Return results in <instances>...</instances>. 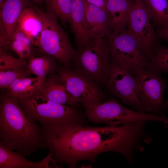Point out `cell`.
Instances as JSON below:
<instances>
[{
  "label": "cell",
  "mask_w": 168,
  "mask_h": 168,
  "mask_svg": "<svg viewBox=\"0 0 168 168\" xmlns=\"http://www.w3.org/2000/svg\"><path fill=\"white\" fill-rule=\"evenodd\" d=\"M83 123L68 120L42 125L45 144L56 162L74 168L81 161L92 162L100 153L112 151L131 164L134 152L142 148L143 132L137 122L118 127L83 126Z\"/></svg>",
  "instance_id": "6da1fadb"
},
{
  "label": "cell",
  "mask_w": 168,
  "mask_h": 168,
  "mask_svg": "<svg viewBox=\"0 0 168 168\" xmlns=\"http://www.w3.org/2000/svg\"><path fill=\"white\" fill-rule=\"evenodd\" d=\"M0 143L28 156L46 149L41 128L28 115L17 98L2 96L0 104Z\"/></svg>",
  "instance_id": "7a4b0ae2"
},
{
  "label": "cell",
  "mask_w": 168,
  "mask_h": 168,
  "mask_svg": "<svg viewBox=\"0 0 168 168\" xmlns=\"http://www.w3.org/2000/svg\"><path fill=\"white\" fill-rule=\"evenodd\" d=\"M72 64L76 72L99 86H105L112 65L107 40L99 37L91 38L86 45L77 49Z\"/></svg>",
  "instance_id": "3957f363"
},
{
  "label": "cell",
  "mask_w": 168,
  "mask_h": 168,
  "mask_svg": "<svg viewBox=\"0 0 168 168\" xmlns=\"http://www.w3.org/2000/svg\"><path fill=\"white\" fill-rule=\"evenodd\" d=\"M43 27L38 46L39 49L62 63L63 66L71 68L72 61L76 54L67 34L58 22V18L52 12L44 11L38 8Z\"/></svg>",
  "instance_id": "277c9868"
},
{
  "label": "cell",
  "mask_w": 168,
  "mask_h": 168,
  "mask_svg": "<svg viewBox=\"0 0 168 168\" xmlns=\"http://www.w3.org/2000/svg\"><path fill=\"white\" fill-rule=\"evenodd\" d=\"M83 106L89 121L95 123H105L111 126L140 121H159L164 124L168 121V118L164 115H159L152 112L129 109L113 97L97 105Z\"/></svg>",
  "instance_id": "5b68a950"
},
{
  "label": "cell",
  "mask_w": 168,
  "mask_h": 168,
  "mask_svg": "<svg viewBox=\"0 0 168 168\" xmlns=\"http://www.w3.org/2000/svg\"><path fill=\"white\" fill-rule=\"evenodd\" d=\"M17 99L30 118L42 125L68 120L84 122V115L74 107L50 100L42 94Z\"/></svg>",
  "instance_id": "8992f818"
},
{
  "label": "cell",
  "mask_w": 168,
  "mask_h": 168,
  "mask_svg": "<svg viewBox=\"0 0 168 168\" xmlns=\"http://www.w3.org/2000/svg\"><path fill=\"white\" fill-rule=\"evenodd\" d=\"M107 40L112 62L115 64L129 71L133 76L136 69H147L149 59L126 28L112 33Z\"/></svg>",
  "instance_id": "52a82bcc"
},
{
  "label": "cell",
  "mask_w": 168,
  "mask_h": 168,
  "mask_svg": "<svg viewBox=\"0 0 168 168\" xmlns=\"http://www.w3.org/2000/svg\"><path fill=\"white\" fill-rule=\"evenodd\" d=\"M133 77L136 92L143 105L157 115L166 110L163 94L166 80L153 72L138 68L134 71Z\"/></svg>",
  "instance_id": "ba28073f"
},
{
  "label": "cell",
  "mask_w": 168,
  "mask_h": 168,
  "mask_svg": "<svg viewBox=\"0 0 168 168\" xmlns=\"http://www.w3.org/2000/svg\"><path fill=\"white\" fill-rule=\"evenodd\" d=\"M126 29L136 39L150 61L160 44L151 17L142 1H135Z\"/></svg>",
  "instance_id": "9c48e42d"
},
{
  "label": "cell",
  "mask_w": 168,
  "mask_h": 168,
  "mask_svg": "<svg viewBox=\"0 0 168 168\" xmlns=\"http://www.w3.org/2000/svg\"><path fill=\"white\" fill-rule=\"evenodd\" d=\"M57 73L64 80L72 96L82 105H97L105 98L99 86L71 68L58 67Z\"/></svg>",
  "instance_id": "30bf717a"
},
{
  "label": "cell",
  "mask_w": 168,
  "mask_h": 168,
  "mask_svg": "<svg viewBox=\"0 0 168 168\" xmlns=\"http://www.w3.org/2000/svg\"><path fill=\"white\" fill-rule=\"evenodd\" d=\"M105 86L111 95L135 110L151 112L143 105L137 94L133 76L112 62L110 76Z\"/></svg>",
  "instance_id": "8fae6325"
},
{
  "label": "cell",
  "mask_w": 168,
  "mask_h": 168,
  "mask_svg": "<svg viewBox=\"0 0 168 168\" xmlns=\"http://www.w3.org/2000/svg\"><path fill=\"white\" fill-rule=\"evenodd\" d=\"M32 0H5L0 6V38L9 40L18 26L23 11L32 6Z\"/></svg>",
  "instance_id": "7c38bea8"
},
{
  "label": "cell",
  "mask_w": 168,
  "mask_h": 168,
  "mask_svg": "<svg viewBox=\"0 0 168 168\" xmlns=\"http://www.w3.org/2000/svg\"><path fill=\"white\" fill-rule=\"evenodd\" d=\"M84 26L91 38L99 37L108 39L112 31L105 10L85 0Z\"/></svg>",
  "instance_id": "4fadbf2b"
},
{
  "label": "cell",
  "mask_w": 168,
  "mask_h": 168,
  "mask_svg": "<svg viewBox=\"0 0 168 168\" xmlns=\"http://www.w3.org/2000/svg\"><path fill=\"white\" fill-rule=\"evenodd\" d=\"M49 152L44 159L37 162L29 161L24 156L9 149L0 143V168H54L61 166Z\"/></svg>",
  "instance_id": "5bb4252c"
},
{
  "label": "cell",
  "mask_w": 168,
  "mask_h": 168,
  "mask_svg": "<svg viewBox=\"0 0 168 168\" xmlns=\"http://www.w3.org/2000/svg\"><path fill=\"white\" fill-rule=\"evenodd\" d=\"M41 94L50 100L73 107L80 103L69 93L64 80L57 73L49 75L44 81Z\"/></svg>",
  "instance_id": "9a60e30c"
},
{
  "label": "cell",
  "mask_w": 168,
  "mask_h": 168,
  "mask_svg": "<svg viewBox=\"0 0 168 168\" xmlns=\"http://www.w3.org/2000/svg\"><path fill=\"white\" fill-rule=\"evenodd\" d=\"M134 0H107L106 12L112 33L127 28Z\"/></svg>",
  "instance_id": "2e32d148"
},
{
  "label": "cell",
  "mask_w": 168,
  "mask_h": 168,
  "mask_svg": "<svg viewBox=\"0 0 168 168\" xmlns=\"http://www.w3.org/2000/svg\"><path fill=\"white\" fill-rule=\"evenodd\" d=\"M18 26L29 38L33 44L38 46L43 22L36 7H28L23 11L18 20Z\"/></svg>",
  "instance_id": "e0dca14e"
},
{
  "label": "cell",
  "mask_w": 168,
  "mask_h": 168,
  "mask_svg": "<svg viewBox=\"0 0 168 168\" xmlns=\"http://www.w3.org/2000/svg\"><path fill=\"white\" fill-rule=\"evenodd\" d=\"M85 0H71L69 23L77 49L86 45L91 40L84 26Z\"/></svg>",
  "instance_id": "ac0fdd59"
},
{
  "label": "cell",
  "mask_w": 168,
  "mask_h": 168,
  "mask_svg": "<svg viewBox=\"0 0 168 168\" xmlns=\"http://www.w3.org/2000/svg\"><path fill=\"white\" fill-rule=\"evenodd\" d=\"M43 82L38 77L19 78L8 87L5 94L17 98L27 99L41 94Z\"/></svg>",
  "instance_id": "d6986e66"
},
{
  "label": "cell",
  "mask_w": 168,
  "mask_h": 168,
  "mask_svg": "<svg viewBox=\"0 0 168 168\" xmlns=\"http://www.w3.org/2000/svg\"><path fill=\"white\" fill-rule=\"evenodd\" d=\"M27 63L28 69L44 82L50 74L57 72L58 68L54 58L46 54L38 57H31Z\"/></svg>",
  "instance_id": "ffe728a7"
},
{
  "label": "cell",
  "mask_w": 168,
  "mask_h": 168,
  "mask_svg": "<svg viewBox=\"0 0 168 168\" xmlns=\"http://www.w3.org/2000/svg\"><path fill=\"white\" fill-rule=\"evenodd\" d=\"M33 45L30 39L17 26L11 38L6 41L3 49L7 50V49H10L19 58L25 59L32 57Z\"/></svg>",
  "instance_id": "44dd1931"
},
{
  "label": "cell",
  "mask_w": 168,
  "mask_h": 168,
  "mask_svg": "<svg viewBox=\"0 0 168 168\" xmlns=\"http://www.w3.org/2000/svg\"><path fill=\"white\" fill-rule=\"evenodd\" d=\"M156 28L168 26V0H142Z\"/></svg>",
  "instance_id": "7402d4cb"
},
{
  "label": "cell",
  "mask_w": 168,
  "mask_h": 168,
  "mask_svg": "<svg viewBox=\"0 0 168 168\" xmlns=\"http://www.w3.org/2000/svg\"><path fill=\"white\" fill-rule=\"evenodd\" d=\"M146 70L160 76L168 72V47L158 45Z\"/></svg>",
  "instance_id": "603a6c76"
},
{
  "label": "cell",
  "mask_w": 168,
  "mask_h": 168,
  "mask_svg": "<svg viewBox=\"0 0 168 168\" xmlns=\"http://www.w3.org/2000/svg\"><path fill=\"white\" fill-rule=\"evenodd\" d=\"M46 11L53 12L63 22H69L71 0H45Z\"/></svg>",
  "instance_id": "cb8c5ba5"
},
{
  "label": "cell",
  "mask_w": 168,
  "mask_h": 168,
  "mask_svg": "<svg viewBox=\"0 0 168 168\" xmlns=\"http://www.w3.org/2000/svg\"><path fill=\"white\" fill-rule=\"evenodd\" d=\"M25 58H16L0 47V71L28 69Z\"/></svg>",
  "instance_id": "d4e9b609"
},
{
  "label": "cell",
  "mask_w": 168,
  "mask_h": 168,
  "mask_svg": "<svg viewBox=\"0 0 168 168\" xmlns=\"http://www.w3.org/2000/svg\"><path fill=\"white\" fill-rule=\"evenodd\" d=\"M30 73L28 69L0 71V87L5 89L17 79L27 77Z\"/></svg>",
  "instance_id": "484cf974"
},
{
  "label": "cell",
  "mask_w": 168,
  "mask_h": 168,
  "mask_svg": "<svg viewBox=\"0 0 168 168\" xmlns=\"http://www.w3.org/2000/svg\"><path fill=\"white\" fill-rule=\"evenodd\" d=\"M156 31L158 39H162L168 42V26L156 28Z\"/></svg>",
  "instance_id": "4316f807"
},
{
  "label": "cell",
  "mask_w": 168,
  "mask_h": 168,
  "mask_svg": "<svg viewBox=\"0 0 168 168\" xmlns=\"http://www.w3.org/2000/svg\"><path fill=\"white\" fill-rule=\"evenodd\" d=\"M88 2L105 10L107 0H85Z\"/></svg>",
  "instance_id": "83f0119b"
},
{
  "label": "cell",
  "mask_w": 168,
  "mask_h": 168,
  "mask_svg": "<svg viewBox=\"0 0 168 168\" xmlns=\"http://www.w3.org/2000/svg\"><path fill=\"white\" fill-rule=\"evenodd\" d=\"M35 3L38 4L40 5H42L45 2V0H32Z\"/></svg>",
  "instance_id": "f1b7e54d"
},
{
  "label": "cell",
  "mask_w": 168,
  "mask_h": 168,
  "mask_svg": "<svg viewBox=\"0 0 168 168\" xmlns=\"http://www.w3.org/2000/svg\"><path fill=\"white\" fill-rule=\"evenodd\" d=\"M167 92L168 93V88H167ZM165 106L166 109L168 108V98L165 101Z\"/></svg>",
  "instance_id": "f546056e"
},
{
  "label": "cell",
  "mask_w": 168,
  "mask_h": 168,
  "mask_svg": "<svg viewBox=\"0 0 168 168\" xmlns=\"http://www.w3.org/2000/svg\"><path fill=\"white\" fill-rule=\"evenodd\" d=\"M5 0H0V5H1Z\"/></svg>",
  "instance_id": "4dcf8cb0"
},
{
  "label": "cell",
  "mask_w": 168,
  "mask_h": 168,
  "mask_svg": "<svg viewBox=\"0 0 168 168\" xmlns=\"http://www.w3.org/2000/svg\"><path fill=\"white\" fill-rule=\"evenodd\" d=\"M135 1H141L142 0H134Z\"/></svg>",
  "instance_id": "1f68e13d"
},
{
  "label": "cell",
  "mask_w": 168,
  "mask_h": 168,
  "mask_svg": "<svg viewBox=\"0 0 168 168\" xmlns=\"http://www.w3.org/2000/svg\"></svg>",
  "instance_id": "d6a6232c"
}]
</instances>
